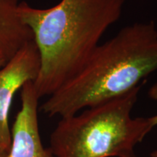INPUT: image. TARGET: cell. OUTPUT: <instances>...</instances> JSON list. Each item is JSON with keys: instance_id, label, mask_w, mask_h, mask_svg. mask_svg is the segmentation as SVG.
<instances>
[{"instance_id": "cell-10", "label": "cell", "mask_w": 157, "mask_h": 157, "mask_svg": "<svg viewBox=\"0 0 157 157\" xmlns=\"http://www.w3.org/2000/svg\"><path fill=\"white\" fill-rule=\"evenodd\" d=\"M150 157H157V149L154 150L153 151L151 152Z\"/></svg>"}, {"instance_id": "cell-5", "label": "cell", "mask_w": 157, "mask_h": 157, "mask_svg": "<svg viewBox=\"0 0 157 157\" xmlns=\"http://www.w3.org/2000/svg\"><path fill=\"white\" fill-rule=\"evenodd\" d=\"M21 108L11 130L8 157H56L50 148H45L39 129L38 103L34 82L21 88Z\"/></svg>"}, {"instance_id": "cell-7", "label": "cell", "mask_w": 157, "mask_h": 157, "mask_svg": "<svg viewBox=\"0 0 157 157\" xmlns=\"http://www.w3.org/2000/svg\"><path fill=\"white\" fill-rule=\"evenodd\" d=\"M148 95L151 99L154 100V101H157V82L154 83L153 85L149 88L148 92ZM152 120L154 124V126H157V114L152 116Z\"/></svg>"}, {"instance_id": "cell-6", "label": "cell", "mask_w": 157, "mask_h": 157, "mask_svg": "<svg viewBox=\"0 0 157 157\" xmlns=\"http://www.w3.org/2000/svg\"><path fill=\"white\" fill-rule=\"evenodd\" d=\"M21 2V0H0V56L6 63L34 40L32 31L20 16Z\"/></svg>"}, {"instance_id": "cell-8", "label": "cell", "mask_w": 157, "mask_h": 157, "mask_svg": "<svg viewBox=\"0 0 157 157\" xmlns=\"http://www.w3.org/2000/svg\"><path fill=\"white\" fill-rule=\"evenodd\" d=\"M10 148V147L0 144V157H8Z\"/></svg>"}, {"instance_id": "cell-2", "label": "cell", "mask_w": 157, "mask_h": 157, "mask_svg": "<svg viewBox=\"0 0 157 157\" xmlns=\"http://www.w3.org/2000/svg\"><path fill=\"white\" fill-rule=\"evenodd\" d=\"M157 71L154 21L135 23L95 49L79 71L41 105L49 117L65 118L124 95Z\"/></svg>"}, {"instance_id": "cell-4", "label": "cell", "mask_w": 157, "mask_h": 157, "mask_svg": "<svg viewBox=\"0 0 157 157\" xmlns=\"http://www.w3.org/2000/svg\"><path fill=\"white\" fill-rule=\"evenodd\" d=\"M40 67V55L32 40L0 68V144L10 147L9 112L13 97L25 83L36 79Z\"/></svg>"}, {"instance_id": "cell-1", "label": "cell", "mask_w": 157, "mask_h": 157, "mask_svg": "<svg viewBox=\"0 0 157 157\" xmlns=\"http://www.w3.org/2000/svg\"><path fill=\"white\" fill-rule=\"evenodd\" d=\"M126 0H61L38 9L24 1L19 14L34 35L41 67L34 82L40 99L74 77L122 13Z\"/></svg>"}, {"instance_id": "cell-3", "label": "cell", "mask_w": 157, "mask_h": 157, "mask_svg": "<svg viewBox=\"0 0 157 157\" xmlns=\"http://www.w3.org/2000/svg\"><path fill=\"white\" fill-rule=\"evenodd\" d=\"M145 82L81 113L60 118L50 135L49 148L54 156L137 157L135 147L155 127L151 117H132Z\"/></svg>"}, {"instance_id": "cell-9", "label": "cell", "mask_w": 157, "mask_h": 157, "mask_svg": "<svg viewBox=\"0 0 157 157\" xmlns=\"http://www.w3.org/2000/svg\"><path fill=\"white\" fill-rule=\"evenodd\" d=\"M5 63H6L5 60H4V59L2 58L1 56H0V68H2V66H5Z\"/></svg>"}]
</instances>
